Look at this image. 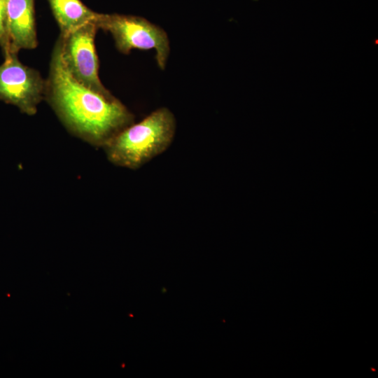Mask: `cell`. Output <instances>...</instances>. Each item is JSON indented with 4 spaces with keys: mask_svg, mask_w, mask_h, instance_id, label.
I'll return each mask as SVG.
<instances>
[{
    "mask_svg": "<svg viewBox=\"0 0 378 378\" xmlns=\"http://www.w3.org/2000/svg\"><path fill=\"white\" fill-rule=\"evenodd\" d=\"M61 34H66L84 24L94 21L97 13L80 0H48Z\"/></svg>",
    "mask_w": 378,
    "mask_h": 378,
    "instance_id": "52a82bcc",
    "label": "cell"
},
{
    "mask_svg": "<svg viewBox=\"0 0 378 378\" xmlns=\"http://www.w3.org/2000/svg\"><path fill=\"white\" fill-rule=\"evenodd\" d=\"M6 0H0V47L4 56L11 53L6 30Z\"/></svg>",
    "mask_w": 378,
    "mask_h": 378,
    "instance_id": "ba28073f",
    "label": "cell"
},
{
    "mask_svg": "<svg viewBox=\"0 0 378 378\" xmlns=\"http://www.w3.org/2000/svg\"><path fill=\"white\" fill-rule=\"evenodd\" d=\"M45 98L74 136L96 148L134 122V114L112 94L86 88L66 71L56 42L46 80Z\"/></svg>",
    "mask_w": 378,
    "mask_h": 378,
    "instance_id": "6da1fadb",
    "label": "cell"
},
{
    "mask_svg": "<svg viewBox=\"0 0 378 378\" xmlns=\"http://www.w3.org/2000/svg\"><path fill=\"white\" fill-rule=\"evenodd\" d=\"M94 22L98 29L109 32L116 48L127 55L132 49L155 51L160 69H165L170 52L167 32L144 18L131 15L98 13Z\"/></svg>",
    "mask_w": 378,
    "mask_h": 378,
    "instance_id": "3957f363",
    "label": "cell"
},
{
    "mask_svg": "<svg viewBox=\"0 0 378 378\" xmlns=\"http://www.w3.org/2000/svg\"><path fill=\"white\" fill-rule=\"evenodd\" d=\"M34 0H6V30L10 52L34 49L38 45Z\"/></svg>",
    "mask_w": 378,
    "mask_h": 378,
    "instance_id": "8992f818",
    "label": "cell"
},
{
    "mask_svg": "<svg viewBox=\"0 0 378 378\" xmlns=\"http://www.w3.org/2000/svg\"><path fill=\"white\" fill-rule=\"evenodd\" d=\"M45 92L46 80L37 70L22 64L16 53L4 56L0 65V101L34 115L45 98Z\"/></svg>",
    "mask_w": 378,
    "mask_h": 378,
    "instance_id": "5b68a950",
    "label": "cell"
},
{
    "mask_svg": "<svg viewBox=\"0 0 378 378\" xmlns=\"http://www.w3.org/2000/svg\"><path fill=\"white\" fill-rule=\"evenodd\" d=\"M176 130L173 113L168 108H159L140 122L123 129L102 149L112 164L138 169L168 149Z\"/></svg>",
    "mask_w": 378,
    "mask_h": 378,
    "instance_id": "7a4b0ae2",
    "label": "cell"
},
{
    "mask_svg": "<svg viewBox=\"0 0 378 378\" xmlns=\"http://www.w3.org/2000/svg\"><path fill=\"white\" fill-rule=\"evenodd\" d=\"M98 27L89 22L66 34H60L57 41L62 61L72 78L97 92L111 94L99 77V59L94 38Z\"/></svg>",
    "mask_w": 378,
    "mask_h": 378,
    "instance_id": "277c9868",
    "label": "cell"
}]
</instances>
